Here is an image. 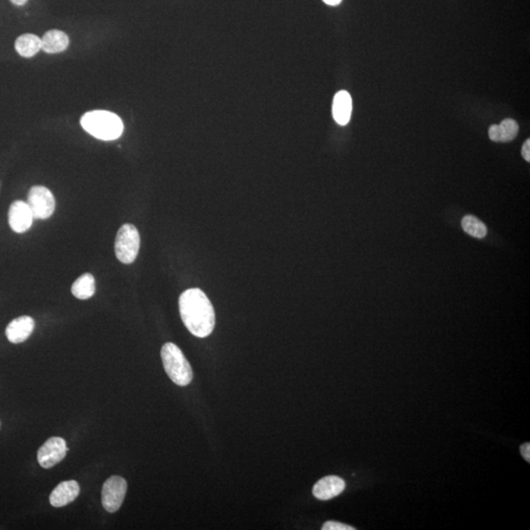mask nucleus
<instances>
[{"instance_id":"obj_1","label":"nucleus","mask_w":530,"mask_h":530,"mask_svg":"<svg viewBox=\"0 0 530 530\" xmlns=\"http://www.w3.org/2000/svg\"><path fill=\"white\" fill-rule=\"evenodd\" d=\"M182 321L193 336L205 338L215 326V311L210 299L201 289L186 290L179 299Z\"/></svg>"},{"instance_id":"obj_2","label":"nucleus","mask_w":530,"mask_h":530,"mask_svg":"<svg viewBox=\"0 0 530 530\" xmlns=\"http://www.w3.org/2000/svg\"><path fill=\"white\" fill-rule=\"evenodd\" d=\"M81 125L86 132L102 141H113L121 136L124 125L119 116L105 110L86 113L81 118Z\"/></svg>"},{"instance_id":"obj_3","label":"nucleus","mask_w":530,"mask_h":530,"mask_svg":"<svg viewBox=\"0 0 530 530\" xmlns=\"http://www.w3.org/2000/svg\"><path fill=\"white\" fill-rule=\"evenodd\" d=\"M161 358L164 369L172 381L179 386L190 384L193 376V369L178 346L173 343L164 344Z\"/></svg>"},{"instance_id":"obj_4","label":"nucleus","mask_w":530,"mask_h":530,"mask_svg":"<svg viewBox=\"0 0 530 530\" xmlns=\"http://www.w3.org/2000/svg\"><path fill=\"white\" fill-rule=\"evenodd\" d=\"M141 238L134 225L124 224L118 231L115 240V254L124 264H131L139 254Z\"/></svg>"},{"instance_id":"obj_5","label":"nucleus","mask_w":530,"mask_h":530,"mask_svg":"<svg viewBox=\"0 0 530 530\" xmlns=\"http://www.w3.org/2000/svg\"><path fill=\"white\" fill-rule=\"evenodd\" d=\"M28 203L34 219H48L55 210L53 193L43 186H34L29 191Z\"/></svg>"},{"instance_id":"obj_6","label":"nucleus","mask_w":530,"mask_h":530,"mask_svg":"<svg viewBox=\"0 0 530 530\" xmlns=\"http://www.w3.org/2000/svg\"><path fill=\"white\" fill-rule=\"evenodd\" d=\"M127 481L121 476L113 475L103 484L102 505L108 512H115L121 508L127 493Z\"/></svg>"},{"instance_id":"obj_7","label":"nucleus","mask_w":530,"mask_h":530,"mask_svg":"<svg viewBox=\"0 0 530 530\" xmlns=\"http://www.w3.org/2000/svg\"><path fill=\"white\" fill-rule=\"evenodd\" d=\"M67 444L60 437H51L38 451V461L43 468L57 465L67 454Z\"/></svg>"},{"instance_id":"obj_8","label":"nucleus","mask_w":530,"mask_h":530,"mask_svg":"<svg viewBox=\"0 0 530 530\" xmlns=\"http://www.w3.org/2000/svg\"><path fill=\"white\" fill-rule=\"evenodd\" d=\"M34 215L28 203L22 201H16L10 205L8 221L10 227L14 232H26L33 224Z\"/></svg>"},{"instance_id":"obj_9","label":"nucleus","mask_w":530,"mask_h":530,"mask_svg":"<svg viewBox=\"0 0 530 530\" xmlns=\"http://www.w3.org/2000/svg\"><path fill=\"white\" fill-rule=\"evenodd\" d=\"M346 482L341 477L329 475L321 478L313 486V494L316 499L327 501L337 497L345 490Z\"/></svg>"},{"instance_id":"obj_10","label":"nucleus","mask_w":530,"mask_h":530,"mask_svg":"<svg viewBox=\"0 0 530 530\" xmlns=\"http://www.w3.org/2000/svg\"><path fill=\"white\" fill-rule=\"evenodd\" d=\"M34 329V318L31 316L23 315L12 320L7 326L5 334L9 342L20 344L25 342L31 336Z\"/></svg>"},{"instance_id":"obj_11","label":"nucleus","mask_w":530,"mask_h":530,"mask_svg":"<svg viewBox=\"0 0 530 530\" xmlns=\"http://www.w3.org/2000/svg\"><path fill=\"white\" fill-rule=\"evenodd\" d=\"M80 493V486L75 480L63 481L51 492L49 501L55 508L64 507L75 501Z\"/></svg>"},{"instance_id":"obj_12","label":"nucleus","mask_w":530,"mask_h":530,"mask_svg":"<svg viewBox=\"0 0 530 530\" xmlns=\"http://www.w3.org/2000/svg\"><path fill=\"white\" fill-rule=\"evenodd\" d=\"M352 110L353 102L350 93L346 90H340L336 93L332 107L334 120L341 126H345L350 122Z\"/></svg>"},{"instance_id":"obj_13","label":"nucleus","mask_w":530,"mask_h":530,"mask_svg":"<svg viewBox=\"0 0 530 530\" xmlns=\"http://www.w3.org/2000/svg\"><path fill=\"white\" fill-rule=\"evenodd\" d=\"M69 46L67 34L59 29H50L41 39V49L46 53H59L66 50Z\"/></svg>"},{"instance_id":"obj_14","label":"nucleus","mask_w":530,"mask_h":530,"mask_svg":"<svg viewBox=\"0 0 530 530\" xmlns=\"http://www.w3.org/2000/svg\"><path fill=\"white\" fill-rule=\"evenodd\" d=\"M519 132V124L512 119H505L500 125H492L488 135L491 141L507 142L512 141Z\"/></svg>"},{"instance_id":"obj_15","label":"nucleus","mask_w":530,"mask_h":530,"mask_svg":"<svg viewBox=\"0 0 530 530\" xmlns=\"http://www.w3.org/2000/svg\"><path fill=\"white\" fill-rule=\"evenodd\" d=\"M15 49L25 58H31L41 49V39L33 34H25L15 41Z\"/></svg>"},{"instance_id":"obj_16","label":"nucleus","mask_w":530,"mask_h":530,"mask_svg":"<svg viewBox=\"0 0 530 530\" xmlns=\"http://www.w3.org/2000/svg\"><path fill=\"white\" fill-rule=\"evenodd\" d=\"M72 294L79 299L92 298L95 292V281L92 274L85 273L72 285Z\"/></svg>"},{"instance_id":"obj_17","label":"nucleus","mask_w":530,"mask_h":530,"mask_svg":"<svg viewBox=\"0 0 530 530\" xmlns=\"http://www.w3.org/2000/svg\"><path fill=\"white\" fill-rule=\"evenodd\" d=\"M461 227L468 235L477 239H483L487 235V227L475 216L466 215L461 220Z\"/></svg>"},{"instance_id":"obj_18","label":"nucleus","mask_w":530,"mask_h":530,"mask_svg":"<svg viewBox=\"0 0 530 530\" xmlns=\"http://www.w3.org/2000/svg\"><path fill=\"white\" fill-rule=\"evenodd\" d=\"M355 527L350 525L341 524V522L329 520L323 524L322 530H355Z\"/></svg>"},{"instance_id":"obj_19","label":"nucleus","mask_w":530,"mask_h":530,"mask_svg":"<svg viewBox=\"0 0 530 530\" xmlns=\"http://www.w3.org/2000/svg\"><path fill=\"white\" fill-rule=\"evenodd\" d=\"M530 140H526V141L524 142V146H522V157L527 162L530 161Z\"/></svg>"},{"instance_id":"obj_20","label":"nucleus","mask_w":530,"mask_h":530,"mask_svg":"<svg viewBox=\"0 0 530 530\" xmlns=\"http://www.w3.org/2000/svg\"><path fill=\"white\" fill-rule=\"evenodd\" d=\"M520 453H522V456H524V458L525 461H527V463H530V444L529 443H525L524 445L520 447Z\"/></svg>"},{"instance_id":"obj_21","label":"nucleus","mask_w":530,"mask_h":530,"mask_svg":"<svg viewBox=\"0 0 530 530\" xmlns=\"http://www.w3.org/2000/svg\"><path fill=\"white\" fill-rule=\"evenodd\" d=\"M323 1L326 4L331 5V6H336V5L340 4L342 0H323Z\"/></svg>"},{"instance_id":"obj_22","label":"nucleus","mask_w":530,"mask_h":530,"mask_svg":"<svg viewBox=\"0 0 530 530\" xmlns=\"http://www.w3.org/2000/svg\"><path fill=\"white\" fill-rule=\"evenodd\" d=\"M10 1H11L12 4L17 5V6H23V5L28 2V0H10Z\"/></svg>"}]
</instances>
